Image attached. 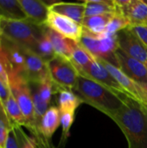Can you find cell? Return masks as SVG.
<instances>
[{
    "instance_id": "obj_1",
    "label": "cell",
    "mask_w": 147,
    "mask_h": 148,
    "mask_svg": "<svg viewBox=\"0 0 147 148\" xmlns=\"http://www.w3.org/2000/svg\"><path fill=\"white\" fill-rule=\"evenodd\" d=\"M120 97L123 106L109 118L122 131L128 148H147L146 106L128 95Z\"/></svg>"
},
{
    "instance_id": "obj_2",
    "label": "cell",
    "mask_w": 147,
    "mask_h": 148,
    "mask_svg": "<svg viewBox=\"0 0 147 148\" xmlns=\"http://www.w3.org/2000/svg\"><path fill=\"white\" fill-rule=\"evenodd\" d=\"M73 92L82 101L105 114L108 117L116 113L122 106L121 97L95 81L80 75Z\"/></svg>"
},
{
    "instance_id": "obj_3",
    "label": "cell",
    "mask_w": 147,
    "mask_h": 148,
    "mask_svg": "<svg viewBox=\"0 0 147 148\" xmlns=\"http://www.w3.org/2000/svg\"><path fill=\"white\" fill-rule=\"evenodd\" d=\"M44 26L36 25L29 20H7L0 18V35L19 46L34 51L44 32Z\"/></svg>"
},
{
    "instance_id": "obj_4",
    "label": "cell",
    "mask_w": 147,
    "mask_h": 148,
    "mask_svg": "<svg viewBox=\"0 0 147 148\" xmlns=\"http://www.w3.org/2000/svg\"><path fill=\"white\" fill-rule=\"evenodd\" d=\"M79 43L95 59L106 61L118 68L116 51L119 49L116 35H103L97 36L83 29Z\"/></svg>"
},
{
    "instance_id": "obj_5",
    "label": "cell",
    "mask_w": 147,
    "mask_h": 148,
    "mask_svg": "<svg viewBox=\"0 0 147 148\" xmlns=\"http://www.w3.org/2000/svg\"><path fill=\"white\" fill-rule=\"evenodd\" d=\"M9 86L26 120V127L31 129H37L29 83L22 76L10 75L9 76Z\"/></svg>"
},
{
    "instance_id": "obj_6",
    "label": "cell",
    "mask_w": 147,
    "mask_h": 148,
    "mask_svg": "<svg viewBox=\"0 0 147 148\" xmlns=\"http://www.w3.org/2000/svg\"><path fill=\"white\" fill-rule=\"evenodd\" d=\"M47 64L57 92L62 89L73 91L80 75L70 60L55 56Z\"/></svg>"
},
{
    "instance_id": "obj_7",
    "label": "cell",
    "mask_w": 147,
    "mask_h": 148,
    "mask_svg": "<svg viewBox=\"0 0 147 148\" xmlns=\"http://www.w3.org/2000/svg\"><path fill=\"white\" fill-rule=\"evenodd\" d=\"M45 26L76 42H80L83 34V27L81 24L65 16L50 10Z\"/></svg>"
},
{
    "instance_id": "obj_8",
    "label": "cell",
    "mask_w": 147,
    "mask_h": 148,
    "mask_svg": "<svg viewBox=\"0 0 147 148\" xmlns=\"http://www.w3.org/2000/svg\"><path fill=\"white\" fill-rule=\"evenodd\" d=\"M116 38L118 47L120 50L143 63L146 62L147 47L129 28L118 32Z\"/></svg>"
},
{
    "instance_id": "obj_9",
    "label": "cell",
    "mask_w": 147,
    "mask_h": 148,
    "mask_svg": "<svg viewBox=\"0 0 147 148\" xmlns=\"http://www.w3.org/2000/svg\"><path fill=\"white\" fill-rule=\"evenodd\" d=\"M80 75L86 76L95 81L96 82L105 86L106 88L114 92L120 97L122 95H128L119 84V82L113 77L109 71L104 67L101 62L98 59L94 58V60L92 62V63L89 65L87 70Z\"/></svg>"
},
{
    "instance_id": "obj_10",
    "label": "cell",
    "mask_w": 147,
    "mask_h": 148,
    "mask_svg": "<svg viewBox=\"0 0 147 148\" xmlns=\"http://www.w3.org/2000/svg\"><path fill=\"white\" fill-rule=\"evenodd\" d=\"M100 61L129 95H131L139 102L147 105V93L141 84L136 82L135 81L128 77L119 68L115 67L114 65L106 61H102V60Z\"/></svg>"
},
{
    "instance_id": "obj_11",
    "label": "cell",
    "mask_w": 147,
    "mask_h": 148,
    "mask_svg": "<svg viewBox=\"0 0 147 148\" xmlns=\"http://www.w3.org/2000/svg\"><path fill=\"white\" fill-rule=\"evenodd\" d=\"M115 56L118 68L125 75L139 84L147 83V68L146 63L127 56L120 49H117Z\"/></svg>"
},
{
    "instance_id": "obj_12",
    "label": "cell",
    "mask_w": 147,
    "mask_h": 148,
    "mask_svg": "<svg viewBox=\"0 0 147 148\" xmlns=\"http://www.w3.org/2000/svg\"><path fill=\"white\" fill-rule=\"evenodd\" d=\"M25 57V79L29 83L39 84L49 75L48 64L34 51L23 48Z\"/></svg>"
},
{
    "instance_id": "obj_13",
    "label": "cell",
    "mask_w": 147,
    "mask_h": 148,
    "mask_svg": "<svg viewBox=\"0 0 147 148\" xmlns=\"http://www.w3.org/2000/svg\"><path fill=\"white\" fill-rule=\"evenodd\" d=\"M2 46L11 70V73L9 76L19 75L25 79V57L23 48L13 42L3 38V36Z\"/></svg>"
},
{
    "instance_id": "obj_14",
    "label": "cell",
    "mask_w": 147,
    "mask_h": 148,
    "mask_svg": "<svg viewBox=\"0 0 147 148\" xmlns=\"http://www.w3.org/2000/svg\"><path fill=\"white\" fill-rule=\"evenodd\" d=\"M29 22L44 26L49 13V6L43 1L38 0H18Z\"/></svg>"
},
{
    "instance_id": "obj_15",
    "label": "cell",
    "mask_w": 147,
    "mask_h": 148,
    "mask_svg": "<svg viewBox=\"0 0 147 148\" xmlns=\"http://www.w3.org/2000/svg\"><path fill=\"white\" fill-rule=\"evenodd\" d=\"M45 33L48 36L53 46L55 56L70 60L73 49L77 42L58 34L55 30L46 26H45Z\"/></svg>"
},
{
    "instance_id": "obj_16",
    "label": "cell",
    "mask_w": 147,
    "mask_h": 148,
    "mask_svg": "<svg viewBox=\"0 0 147 148\" xmlns=\"http://www.w3.org/2000/svg\"><path fill=\"white\" fill-rule=\"evenodd\" d=\"M120 13L129 20L131 26H147L146 0H131Z\"/></svg>"
},
{
    "instance_id": "obj_17",
    "label": "cell",
    "mask_w": 147,
    "mask_h": 148,
    "mask_svg": "<svg viewBox=\"0 0 147 148\" xmlns=\"http://www.w3.org/2000/svg\"><path fill=\"white\" fill-rule=\"evenodd\" d=\"M49 10L65 16L75 22L81 24L84 13L85 3H66V2H55L49 7Z\"/></svg>"
},
{
    "instance_id": "obj_18",
    "label": "cell",
    "mask_w": 147,
    "mask_h": 148,
    "mask_svg": "<svg viewBox=\"0 0 147 148\" xmlns=\"http://www.w3.org/2000/svg\"><path fill=\"white\" fill-rule=\"evenodd\" d=\"M61 125V113L58 108L53 106L49 108L42 117L38 130L46 139H50L55 130Z\"/></svg>"
},
{
    "instance_id": "obj_19",
    "label": "cell",
    "mask_w": 147,
    "mask_h": 148,
    "mask_svg": "<svg viewBox=\"0 0 147 148\" xmlns=\"http://www.w3.org/2000/svg\"><path fill=\"white\" fill-rule=\"evenodd\" d=\"M113 14L114 13H109L99 16H85L81 23L83 29L97 36H103Z\"/></svg>"
},
{
    "instance_id": "obj_20",
    "label": "cell",
    "mask_w": 147,
    "mask_h": 148,
    "mask_svg": "<svg viewBox=\"0 0 147 148\" xmlns=\"http://www.w3.org/2000/svg\"><path fill=\"white\" fill-rule=\"evenodd\" d=\"M0 18L7 20H28L18 0H0Z\"/></svg>"
},
{
    "instance_id": "obj_21",
    "label": "cell",
    "mask_w": 147,
    "mask_h": 148,
    "mask_svg": "<svg viewBox=\"0 0 147 148\" xmlns=\"http://www.w3.org/2000/svg\"><path fill=\"white\" fill-rule=\"evenodd\" d=\"M84 17L116 12L114 1L112 0H87L84 1Z\"/></svg>"
},
{
    "instance_id": "obj_22",
    "label": "cell",
    "mask_w": 147,
    "mask_h": 148,
    "mask_svg": "<svg viewBox=\"0 0 147 148\" xmlns=\"http://www.w3.org/2000/svg\"><path fill=\"white\" fill-rule=\"evenodd\" d=\"M94 60V57L91 56L79 42L75 44L70 57V62L75 67L79 75L83 74Z\"/></svg>"
},
{
    "instance_id": "obj_23",
    "label": "cell",
    "mask_w": 147,
    "mask_h": 148,
    "mask_svg": "<svg viewBox=\"0 0 147 148\" xmlns=\"http://www.w3.org/2000/svg\"><path fill=\"white\" fill-rule=\"evenodd\" d=\"M3 108L7 117L12 126H26V120L22 113V110L13 96L12 93L7 101L3 104Z\"/></svg>"
},
{
    "instance_id": "obj_24",
    "label": "cell",
    "mask_w": 147,
    "mask_h": 148,
    "mask_svg": "<svg viewBox=\"0 0 147 148\" xmlns=\"http://www.w3.org/2000/svg\"><path fill=\"white\" fill-rule=\"evenodd\" d=\"M83 103L82 101L71 90H60L58 97V104L60 112L75 111L77 108Z\"/></svg>"
},
{
    "instance_id": "obj_25",
    "label": "cell",
    "mask_w": 147,
    "mask_h": 148,
    "mask_svg": "<svg viewBox=\"0 0 147 148\" xmlns=\"http://www.w3.org/2000/svg\"><path fill=\"white\" fill-rule=\"evenodd\" d=\"M34 52L38 55L46 63H48L49 61H51L55 56V51L53 49V46L48 37V36L45 33V27H44V32L42 37L39 39Z\"/></svg>"
},
{
    "instance_id": "obj_26",
    "label": "cell",
    "mask_w": 147,
    "mask_h": 148,
    "mask_svg": "<svg viewBox=\"0 0 147 148\" xmlns=\"http://www.w3.org/2000/svg\"><path fill=\"white\" fill-rule=\"evenodd\" d=\"M131 26L129 20L120 12H114L112 16L109 23L106 28V31L104 35H116L120 30H123Z\"/></svg>"
},
{
    "instance_id": "obj_27",
    "label": "cell",
    "mask_w": 147,
    "mask_h": 148,
    "mask_svg": "<svg viewBox=\"0 0 147 148\" xmlns=\"http://www.w3.org/2000/svg\"><path fill=\"white\" fill-rule=\"evenodd\" d=\"M38 85V92H39V95L41 96V98L49 105L50 103V101H51V98H52V95L55 93V90H56V88L55 86V84L53 83L50 76H47L44 80H42ZM57 92V90H56Z\"/></svg>"
},
{
    "instance_id": "obj_28",
    "label": "cell",
    "mask_w": 147,
    "mask_h": 148,
    "mask_svg": "<svg viewBox=\"0 0 147 148\" xmlns=\"http://www.w3.org/2000/svg\"><path fill=\"white\" fill-rule=\"evenodd\" d=\"M23 134L19 126H12L8 134L5 148H23Z\"/></svg>"
},
{
    "instance_id": "obj_29",
    "label": "cell",
    "mask_w": 147,
    "mask_h": 148,
    "mask_svg": "<svg viewBox=\"0 0 147 148\" xmlns=\"http://www.w3.org/2000/svg\"><path fill=\"white\" fill-rule=\"evenodd\" d=\"M32 98H33V104H34V111H35V120L38 130V126L40 123V121L43 114L46 113V111L49 109V104L46 103L40 96L38 89H36L35 92L32 94Z\"/></svg>"
},
{
    "instance_id": "obj_30",
    "label": "cell",
    "mask_w": 147,
    "mask_h": 148,
    "mask_svg": "<svg viewBox=\"0 0 147 148\" xmlns=\"http://www.w3.org/2000/svg\"><path fill=\"white\" fill-rule=\"evenodd\" d=\"M60 113H61V126H62V136L61 143H62L69 136V130L75 121V111H63Z\"/></svg>"
},
{
    "instance_id": "obj_31",
    "label": "cell",
    "mask_w": 147,
    "mask_h": 148,
    "mask_svg": "<svg viewBox=\"0 0 147 148\" xmlns=\"http://www.w3.org/2000/svg\"><path fill=\"white\" fill-rule=\"evenodd\" d=\"M12 127L4 108L0 109V148H5L8 134Z\"/></svg>"
},
{
    "instance_id": "obj_32",
    "label": "cell",
    "mask_w": 147,
    "mask_h": 148,
    "mask_svg": "<svg viewBox=\"0 0 147 148\" xmlns=\"http://www.w3.org/2000/svg\"><path fill=\"white\" fill-rule=\"evenodd\" d=\"M11 70L9 65V62L4 55L3 46H2V36L0 35V80L4 83L9 85L8 76L10 75Z\"/></svg>"
},
{
    "instance_id": "obj_33",
    "label": "cell",
    "mask_w": 147,
    "mask_h": 148,
    "mask_svg": "<svg viewBox=\"0 0 147 148\" xmlns=\"http://www.w3.org/2000/svg\"><path fill=\"white\" fill-rule=\"evenodd\" d=\"M129 29L139 38V40L147 47V26H143V25L130 26Z\"/></svg>"
},
{
    "instance_id": "obj_34",
    "label": "cell",
    "mask_w": 147,
    "mask_h": 148,
    "mask_svg": "<svg viewBox=\"0 0 147 148\" xmlns=\"http://www.w3.org/2000/svg\"><path fill=\"white\" fill-rule=\"evenodd\" d=\"M11 95V91L10 86L0 80V101L2 102L3 106L7 101V100Z\"/></svg>"
},
{
    "instance_id": "obj_35",
    "label": "cell",
    "mask_w": 147,
    "mask_h": 148,
    "mask_svg": "<svg viewBox=\"0 0 147 148\" xmlns=\"http://www.w3.org/2000/svg\"><path fill=\"white\" fill-rule=\"evenodd\" d=\"M142 86H143V88H144V89L146 90V92L147 93V83H145V84H141Z\"/></svg>"
},
{
    "instance_id": "obj_36",
    "label": "cell",
    "mask_w": 147,
    "mask_h": 148,
    "mask_svg": "<svg viewBox=\"0 0 147 148\" xmlns=\"http://www.w3.org/2000/svg\"><path fill=\"white\" fill-rule=\"evenodd\" d=\"M1 108H3V104H2V102L0 101V109H1Z\"/></svg>"
},
{
    "instance_id": "obj_37",
    "label": "cell",
    "mask_w": 147,
    "mask_h": 148,
    "mask_svg": "<svg viewBox=\"0 0 147 148\" xmlns=\"http://www.w3.org/2000/svg\"><path fill=\"white\" fill-rule=\"evenodd\" d=\"M146 68H147V62H146Z\"/></svg>"
},
{
    "instance_id": "obj_38",
    "label": "cell",
    "mask_w": 147,
    "mask_h": 148,
    "mask_svg": "<svg viewBox=\"0 0 147 148\" xmlns=\"http://www.w3.org/2000/svg\"><path fill=\"white\" fill-rule=\"evenodd\" d=\"M145 105H146V104H145ZM146 108H147V105H146Z\"/></svg>"
},
{
    "instance_id": "obj_39",
    "label": "cell",
    "mask_w": 147,
    "mask_h": 148,
    "mask_svg": "<svg viewBox=\"0 0 147 148\" xmlns=\"http://www.w3.org/2000/svg\"><path fill=\"white\" fill-rule=\"evenodd\" d=\"M146 2H147V0H146Z\"/></svg>"
}]
</instances>
